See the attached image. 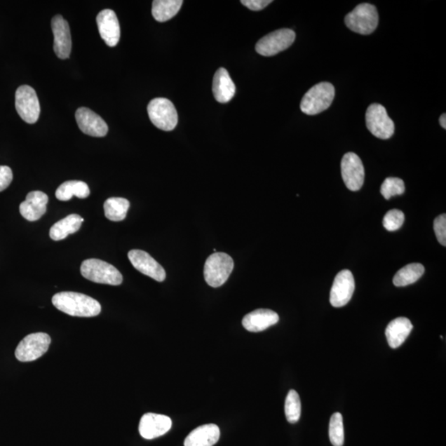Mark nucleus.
<instances>
[{"label":"nucleus","mask_w":446,"mask_h":446,"mask_svg":"<svg viewBox=\"0 0 446 446\" xmlns=\"http://www.w3.org/2000/svg\"><path fill=\"white\" fill-rule=\"evenodd\" d=\"M53 304L58 310L72 317L92 318L101 313L99 302L76 292H58L53 296Z\"/></svg>","instance_id":"nucleus-1"},{"label":"nucleus","mask_w":446,"mask_h":446,"mask_svg":"<svg viewBox=\"0 0 446 446\" xmlns=\"http://www.w3.org/2000/svg\"><path fill=\"white\" fill-rule=\"evenodd\" d=\"M334 97V88L331 83H319L306 93L300 109L306 115L318 114L332 105Z\"/></svg>","instance_id":"nucleus-2"},{"label":"nucleus","mask_w":446,"mask_h":446,"mask_svg":"<svg viewBox=\"0 0 446 446\" xmlns=\"http://www.w3.org/2000/svg\"><path fill=\"white\" fill-rule=\"evenodd\" d=\"M81 275L92 282L117 286L123 283V276L118 269L112 264L97 259H89L83 262Z\"/></svg>","instance_id":"nucleus-3"},{"label":"nucleus","mask_w":446,"mask_h":446,"mask_svg":"<svg viewBox=\"0 0 446 446\" xmlns=\"http://www.w3.org/2000/svg\"><path fill=\"white\" fill-rule=\"evenodd\" d=\"M348 29L361 35L373 34L379 25V13L373 4H360L345 18Z\"/></svg>","instance_id":"nucleus-4"},{"label":"nucleus","mask_w":446,"mask_h":446,"mask_svg":"<svg viewBox=\"0 0 446 446\" xmlns=\"http://www.w3.org/2000/svg\"><path fill=\"white\" fill-rule=\"evenodd\" d=\"M234 268V259L226 253L215 252L206 260L204 278L209 286L218 288L224 285Z\"/></svg>","instance_id":"nucleus-5"},{"label":"nucleus","mask_w":446,"mask_h":446,"mask_svg":"<svg viewBox=\"0 0 446 446\" xmlns=\"http://www.w3.org/2000/svg\"><path fill=\"white\" fill-rule=\"evenodd\" d=\"M149 118L157 128L169 132L178 124V114L175 107L165 97H156L147 107Z\"/></svg>","instance_id":"nucleus-6"},{"label":"nucleus","mask_w":446,"mask_h":446,"mask_svg":"<svg viewBox=\"0 0 446 446\" xmlns=\"http://www.w3.org/2000/svg\"><path fill=\"white\" fill-rule=\"evenodd\" d=\"M365 121L367 128L374 137L387 140L393 136L394 123L383 105L371 104L366 111Z\"/></svg>","instance_id":"nucleus-7"},{"label":"nucleus","mask_w":446,"mask_h":446,"mask_svg":"<svg viewBox=\"0 0 446 446\" xmlns=\"http://www.w3.org/2000/svg\"><path fill=\"white\" fill-rule=\"evenodd\" d=\"M52 340L49 334L39 332L30 334L18 346L15 351L17 359L21 362H31L39 359L48 351Z\"/></svg>","instance_id":"nucleus-8"},{"label":"nucleus","mask_w":446,"mask_h":446,"mask_svg":"<svg viewBox=\"0 0 446 446\" xmlns=\"http://www.w3.org/2000/svg\"><path fill=\"white\" fill-rule=\"evenodd\" d=\"M296 39L295 32L291 29H283L271 32L262 37L255 50L264 57H272L290 48Z\"/></svg>","instance_id":"nucleus-9"},{"label":"nucleus","mask_w":446,"mask_h":446,"mask_svg":"<svg viewBox=\"0 0 446 446\" xmlns=\"http://www.w3.org/2000/svg\"><path fill=\"white\" fill-rule=\"evenodd\" d=\"M15 108L21 119L27 123L34 124L40 116V104L36 93L29 86H22L16 91Z\"/></svg>","instance_id":"nucleus-10"},{"label":"nucleus","mask_w":446,"mask_h":446,"mask_svg":"<svg viewBox=\"0 0 446 446\" xmlns=\"http://www.w3.org/2000/svg\"><path fill=\"white\" fill-rule=\"evenodd\" d=\"M355 288V278L353 273L348 269H344L334 278L331 292H330V303L334 308H342L346 305L354 294Z\"/></svg>","instance_id":"nucleus-11"},{"label":"nucleus","mask_w":446,"mask_h":446,"mask_svg":"<svg viewBox=\"0 0 446 446\" xmlns=\"http://www.w3.org/2000/svg\"><path fill=\"white\" fill-rule=\"evenodd\" d=\"M342 175L344 183L351 191H358L365 181V168L360 158L355 153H346L342 161Z\"/></svg>","instance_id":"nucleus-12"},{"label":"nucleus","mask_w":446,"mask_h":446,"mask_svg":"<svg viewBox=\"0 0 446 446\" xmlns=\"http://www.w3.org/2000/svg\"><path fill=\"white\" fill-rule=\"evenodd\" d=\"M128 259L135 269L157 282H163L166 273L163 267L147 252L141 250H132L128 252Z\"/></svg>","instance_id":"nucleus-13"},{"label":"nucleus","mask_w":446,"mask_h":446,"mask_svg":"<svg viewBox=\"0 0 446 446\" xmlns=\"http://www.w3.org/2000/svg\"><path fill=\"white\" fill-rule=\"evenodd\" d=\"M52 29L54 35V52L60 59H67L72 53V36L69 23L62 16L53 18Z\"/></svg>","instance_id":"nucleus-14"},{"label":"nucleus","mask_w":446,"mask_h":446,"mask_svg":"<svg viewBox=\"0 0 446 446\" xmlns=\"http://www.w3.org/2000/svg\"><path fill=\"white\" fill-rule=\"evenodd\" d=\"M76 119L81 132L89 136L103 137L108 133L109 127L104 120L90 109H78Z\"/></svg>","instance_id":"nucleus-15"},{"label":"nucleus","mask_w":446,"mask_h":446,"mask_svg":"<svg viewBox=\"0 0 446 446\" xmlns=\"http://www.w3.org/2000/svg\"><path fill=\"white\" fill-rule=\"evenodd\" d=\"M172 426V421L169 417L147 413L144 414L139 424V432L143 438L152 440L163 435Z\"/></svg>","instance_id":"nucleus-16"},{"label":"nucleus","mask_w":446,"mask_h":446,"mask_svg":"<svg viewBox=\"0 0 446 446\" xmlns=\"http://www.w3.org/2000/svg\"><path fill=\"white\" fill-rule=\"evenodd\" d=\"M97 29L105 43L111 48L118 45L120 40V25L117 15L111 9H104L97 15Z\"/></svg>","instance_id":"nucleus-17"},{"label":"nucleus","mask_w":446,"mask_h":446,"mask_svg":"<svg viewBox=\"0 0 446 446\" xmlns=\"http://www.w3.org/2000/svg\"><path fill=\"white\" fill-rule=\"evenodd\" d=\"M48 196L41 191H32L27 195L26 201L20 204L21 215L29 222L39 220L46 212Z\"/></svg>","instance_id":"nucleus-18"},{"label":"nucleus","mask_w":446,"mask_h":446,"mask_svg":"<svg viewBox=\"0 0 446 446\" xmlns=\"http://www.w3.org/2000/svg\"><path fill=\"white\" fill-rule=\"evenodd\" d=\"M280 317L269 309H257L245 316L243 327L250 332H263L278 323Z\"/></svg>","instance_id":"nucleus-19"},{"label":"nucleus","mask_w":446,"mask_h":446,"mask_svg":"<svg viewBox=\"0 0 446 446\" xmlns=\"http://www.w3.org/2000/svg\"><path fill=\"white\" fill-rule=\"evenodd\" d=\"M212 93L215 100L221 104L229 103L236 94V86L229 72L218 69L213 78Z\"/></svg>","instance_id":"nucleus-20"},{"label":"nucleus","mask_w":446,"mask_h":446,"mask_svg":"<svg viewBox=\"0 0 446 446\" xmlns=\"http://www.w3.org/2000/svg\"><path fill=\"white\" fill-rule=\"evenodd\" d=\"M220 438V430L215 424L197 427L184 440V446H213Z\"/></svg>","instance_id":"nucleus-21"},{"label":"nucleus","mask_w":446,"mask_h":446,"mask_svg":"<svg viewBox=\"0 0 446 446\" xmlns=\"http://www.w3.org/2000/svg\"><path fill=\"white\" fill-rule=\"evenodd\" d=\"M412 328L411 320L406 318H398L390 322L385 331L389 346L393 349L400 347L410 334Z\"/></svg>","instance_id":"nucleus-22"},{"label":"nucleus","mask_w":446,"mask_h":446,"mask_svg":"<svg viewBox=\"0 0 446 446\" xmlns=\"http://www.w3.org/2000/svg\"><path fill=\"white\" fill-rule=\"evenodd\" d=\"M83 218L78 215H69L55 222L50 229V238L53 241H62L69 235L76 234L80 230Z\"/></svg>","instance_id":"nucleus-23"},{"label":"nucleus","mask_w":446,"mask_h":446,"mask_svg":"<svg viewBox=\"0 0 446 446\" xmlns=\"http://www.w3.org/2000/svg\"><path fill=\"white\" fill-rule=\"evenodd\" d=\"M90 190L89 186L83 181L71 180L67 181L59 186L55 191V197L60 201H68L73 196L79 198H86L89 197Z\"/></svg>","instance_id":"nucleus-24"},{"label":"nucleus","mask_w":446,"mask_h":446,"mask_svg":"<svg viewBox=\"0 0 446 446\" xmlns=\"http://www.w3.org/2000/svg\"><path fill=\"white\" fill-rule=\"evenodd\" d=\"M182 0H155L152 4V15L157 22L171 20L182 6Z\"/></svg>","instance_id":"nucleus-25"},{"label":"nucleus","mask_w":446,"mask_h":446,"mask_svg":"<svg viewBox=\"0 0 446 446\" xmlns=\"http://www.w3.org/2000/svg\"><path fill=\"white\" fill-rule=\"evenodd\" d=\"M425 268L420 263L409 264L397 272L393 278V285L397 287H405L414 283L424 276Z\"/></svg>","instance_id":"nucleus-26"},{"label":"nucleus","mask_w":446,"mask_h":446,"mask_svg":"<svg viewBox=\"0 0 446 446\" xmlns=\"http://www.w3.org/2000/svg\"><path fill=\"white\" fill-rule=\"evenodd\" d=\"M130 203L123 198H109L104 204V215L108 219L113 222H121L127 217Z\"/></svg>","instance_id":"nucleus-27"},{"label":"nucleus","mask_w":446,"mask_h":446,"mask_svg":"<svg viewBox=\"0 0 446 446\" xmlns=\"http://www.w3.org/2000/svg\"><path fill=\"white\" fill-rule=\"evenodd\" d=\"M285 416L290 424H296L301 417V400L295 390H290L287 395L285 406Z\"/></svg>","instance_id":"nucleus-28"},{"label":"nucleus","mask_w":446,"mask_h":446,"mask_svg":"<svg viewBox=\"0 0 446 446\" xmlns=\"http://www.w3.org/2000/svg\"><path fill=\"white\" fill-rule=\"evenodd\" d=\"M329 438L334 446H342L345 441L343 417L340 412L334 413L329 424Z\"/></svg>","instance_id":"nucleus-29"},{"label":"nucleus","mask_w":446,"mask_h":446,"mask_svg":"<svg viewBox=\"0 0 446 446\" xmlns=\"http://www.w3.org/2000/svg\"><path fill=\"white\" fill-rule=\"evenodd\" d=\"M380 192L388 201L396 195H401L405 192V184L401 179L389 177L381 185Z\"/></svg>","instance_id":"nucleus-30"},{"label":"nucleus","mask_w":446,"mask_h":446,"mask_svg":"<svg viewBox=\"0 0 446 446\" xmlns=\"http://www.w3.org/2000/svg\"><path fill=\"white\" fill-rule=\"evenodd\" d=\"M405 217L404 213L398 209H392L384 216L383 225L389 231H397L403 226Z\"/></svg>","instance_id":"nucleus-31"},{"label":"nucleus","mask_w":446,"mask_h":446,"mask_svg":"<svg viewBox=\"0 0 446 446\" xmlns=\"http://www.w3.org/2000/svg\"><path fill=\"white\" fill-rule=\"evenodd\" d=\"M434 231L439 243L446 245V215H441L434 221Z\"/></svg>","instance_id":"nucleus-32"},{"label":"nucleus","mask_w":446,"mask_h":446,"mask_svg":"<svg viewBox=\"0 0 446 446\" xmlns=\"http://www.w3.org/2000/svg\"><path fill=\"white\" fill-rule=\"evenodd\" d=\"M13 180V172L8 166L0 165V192L6 189Z\"/></svg>","instance_id":"nucleus-33"},{"label":"nucleus","mask_w":446,"mask_h":446,"mask_svg":"<svg viewBox=\"0 0 446 446\" xmlns=\"http://www.w3.org/2000/svg\"><path fill=\"white\" fill-rule=\"evenodd\" d=\"M241 3L250 11H259L267 7L272 1L271 0H243Z\"/></svg>","instance_id":"nucleus-34"},{"label":"nucleus","mask_w":446,"mask_h":446,"mask_svg":"<svg viewBox=\"0 0 446 446\" xmlns=\"http://www.w3.org/2000/svg\"><path fill=\"white\" fill-rule=\"evenodd\" d=\"M440 126L442 127L444 129L446 128V115H445V114H444L440 116Z\"/></svg>","instance_id":"nucleus-35"}]
</instances>
